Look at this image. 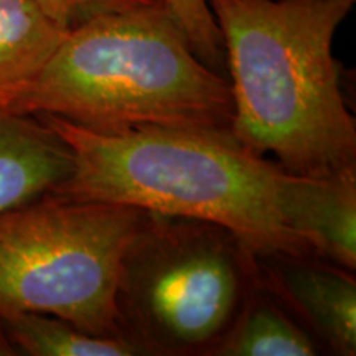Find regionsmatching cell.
Returning a JSON list of instances; mask_svg holds the SVG:
<instances>
[{
    "instance_id": "9",
    "label": "cell",
    "mask_w": 356,
    "mask_h": 356,
    "mask_svg": "<svg viewBox=\"0 0 356 356\" xmlns=\"http://www.w3.org/2000/svg\"><path fill=\"white\" fill-rule=\"evenodd\" d=\"M68 32L38 0H0V108L33 81Z\"/></svg>"
},
{
    "instance_id": "1",
    "label": "cell",
    "mask_w": 356,
    "mask_h": 356,
    "mask_svg": "<svg viewBox=\"0 0 356 356\" xmlns=\"http://www.w3.org/2000/svg\"><path fill=\"white\" fill-rule=\"evenodd\" d=\"M356 0H207L233 96L231 136L296 175L355 165L333 40Z\"/></svg>"
},
{
    "instance_id": "4",
    "label": "cell",
    "mask_w": 356,
    "mask_h": 356,
    "mask_svg": "<svg viewBox=\"0 0 356 356\" xmlns=\"http://www.w3.org/2000/svg\"><path fill=\"white\" fill-rule=\"evenodd\" d=\"M259 280V259L233 231L147 213L119 274L121 333L145 355H210Z\"/></svg>"
},
{
    "instance_id": "3",
    "label": "cell",
    "mask_w": 356,
    "mask_h": 356,
    "mask_svg": "<svg viewBox=\"0 0 356 356\" xmlns=\"http://www.w3.org/2000/svg\"><path fill=\"white\" fill-rule=\"evenodd\" d=\"M38 118L73 155V172L55 195L216 222L239 236L257 259L310 254L280 216L282 168L248 150L229 132L104 134L51 114Z\"/></svg>"
},
{
    "instance_id": "8",
    "label": "cell",
    "mask_w": 356,
    "mask_h": 356,
    "mask_svg": "<svg viewBox=\"0 0 356 356\" xmlns=\"http://www.w3.org/2000/svg\"><path fill=\"white\" fill-rule=\"evenodd\" d=\"M73 172V155L38 115L0 108V213L55 193Z\"/></svg>"
},
{
    "instance_id": "5",
    "label": "cell",
    "mask_w": 356,
    "mask_h": 356,
    "mask_svg": "<svg viewBox=\"0 0 356 356\" xmlns=\"http://www.w3.org/2000/svg\"><path fill=\"white\" fill-rule=\"evenodd\" d=\"M145 216L127 204L55 193L0 213V315L35 312L91 335H122L119 274Z\"/></svg>"
},
{
    "instance_id": "11",
    "label": "cell",
    "mask_w": 356,
    "mask_h": 356,
    "mask_svg": "<svg viewBox=\"0 0 356 356\" xmlns=\"http://www.w3.org/2000/svg\"><path fill=\"white\" fill-rule=\"evenodd\" d=\"M3 332L17 355L29 356H136L145 355L129 338L99 337L79 330L53 315L13 312L0 315Z\"/></svg>"
},
{
    "instance_id": "13",
    "label": "cell",
    "mask_w": 356,
    "mask_h": 356,
    "mask_svg": "<svg viewBox=\"0 0 356 356\" xmlns=\"http://www.w3.org/2000/svg\"><path fill=\"white\" fill-rule=\"evenodd\" d=\"M38 3L66 30L109 13L167 6L165 0H38Z\"/></svg>"
},
{
    "instance_id": "7",
    "label": "cell",
    "mask_w": 356,
    "mask_h": 356,
    "mask_svg": "<svg viewBox=\"0 0 356 356\" xmlns=\"http://www.w3.org/2000/svg\"><path fill=\"white\" fill-rule=\"evenodd\" d=\"M310 254L273 256L264 262L267 289L296 312L332 353L356 355L353 273Z\"/></svg>"
},
{
    "instance_id": "2",
    "label": "cell",
    "mask_w": 356,
    "mask_h": 356,
    "mask_svg": "<svg viewBox=\"0 0 356 356\" xmlns=\"http://www.w3.org/2000/svg\"><path fill=\"white\" fill-rule=\"evenodd\" d=\"M95 132H229L228 78L193 51L167 6L109 13L71 29L47 65L6 104Z\"/></svg>"
},
{
    "instance_id": "14",
    "label": "cell",
    "mask_w": 356,
    "mask_h": 356,
    "mask_svg": "<svg viewBox=\"0 0 356 356\" xmlns=\"http://www.w3.org/2000/svg\"><path fill=\"white\" fill-rule=\"evenodd\" d=\"M13 355H17V351L12 346L10 341H8L6 332H3L2 328V323H0V356H13Z\"/></svg>"
},
{
    "instance_id": "12",
    "label": "cell",
    "mask_w": 356,
    "mask_h": 356,
    "mask_svg": "<svg viewBox=\"0 0 356 356\" xmlns=\"http://www.w3.org/2000/svg\"><path fill=\"white\" fill-rule=\"evenodd\" d=\"M186 38L204 65L226 76V58L220 29L207 0H165Z\"/></svg>"
},
{
    "instance_id": "10",
    "label": "cell",
    "mask_w": 356,
    "mask_h": 356,
    "mask_svg": "<svg viewBox=\"0 0 356 356\" xmlns=\"http://www.w3.org/2000/svg\"><path fill=\"white\" fill-rule=\"evenodd\" d=\"M318 346L262 282L249 292L233 323L210 355L218 356H314Z\"/></svg>"
},
{
    "instance_id": "6",
    "label": "cell",
    "mask_w": 356,
    "mask_h": 356,
    "mask_svg": "<svg viewBox=\"0 0 356 356\" xmlns=\"http://www.w3.org/2000/svg\"><path fill=\"white\" fill-rule=\"evenodd\" d=\"M284 225L320 259L356 269V165L322 175L280 172Z\"/></svg>"
}]
</instances>
